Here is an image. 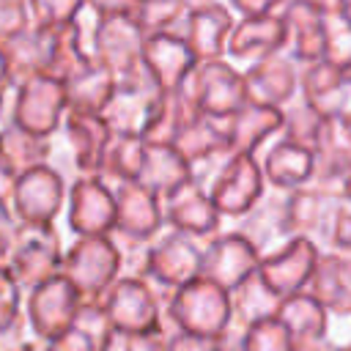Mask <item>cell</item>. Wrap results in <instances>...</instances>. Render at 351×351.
<instances>
[{"instance_id": "cell-1", "label": "cell", "mask_w": 351, "mask_h": 351, "mask_svg": "<svg viewBox=\"0 0 351 351\" xmlns=\"http://www.w3.org/2000/svg\"><path fill=\"white\" fill-rule=\"evenodd\" d=\"M112 132L101 115L69 112L63 126L49 137L47 165L60 173L69 184L88 176H101L104 156L112 143Z\"/></svg>"}, {"instance_id": "cell-2", "label": "cell", "mask_w": 351, "mask_h": 351, "mask_svg": "<svg viewBox=\"0 0 351 351\" xmlns=\"http://www.w3.org/2000/svg\"><path fill=\"white\" fill-rule=\"evenodd\" d=\"M167 99V90L151 77L145 66H140L134 74L121 77L118 88L104 107L101 118L110 126L115 137H148L154 129V121Z\"/></svg>"}, {"instance_id": "cell-3", "label": "cell", "mask_w": 351, "mask_h": 351, "mask_svg": "<svg viewBox=\"0 0 351 351\" xmlns=\"http://www.w3.org/2000/svg\"><path fill=\"white\" fill-rule=\"evenodd\" d=\"M82 299H104L107 291L123 277L121 255L110 236H74L66 244L60 271Z\"/></svg>"}, {"instance_id": "cell-4", "label": "cell", "mask_w": 351, "mask_h": 351, "mask_svg": "<svg viewBox=\"0 0 351 351\" xmlns=\"http://www.w3.org/2000/svg\"><path fill=\"white\" fill-rule=\"evenodd\" d=\"M167 299H170V291H162L151 280L121 277L101 302L107 307V315L115 332L145 335V332L162 329V313Z\"/></svg>"}, {"instance_id": "cell-5", "label": "cell", "mask_w": 351, "mask_h": 351, "mask_svg": "<svg viewBox=\"0 0 351 351\" xmlns=\"http://www.w3.org/2000/svg\"><path fill=\"white\" fill-rule=\"evenodd\" d=\"M63 255H66V244L60 239L58 225H22L8 271L14 274L19 288L30 293L33 288L60 277Z\"/></svg>"}, {"instance_id": "cell-6", "label": "cell", "mask_w": 351, "mask_h": 351, "mask_svg": "<svg viewBox=\"0 0 351 351\" xmlns=\"http://www.w3.org/2000/svg\"><path fill=\"white\" fill-rule=\"evenodd\" d=\"M80 304H82V296L63 274L25 293V318L33 337L44 343L63 337L74 326Z\"/></svg>"}, {"instance_id": "cell-7", "label": "cell", "mask_w": 351, "mask_h": 351, "mask_svg": "<svg viewBox=\"0 0 351 351\" xmlns=\"http://www.w3.org/2000/svg\"><path fill=\"white\" fill-rule=\"evenodd\" d=\"M69 181L49 165L33 167L19 176L11 208L22 225H55L66 214Z\"/></svg>"}, {"instance_id": "cell-8", "label": "cell", "mask_w": 351, "mask_h": 351, "mask_svg": "<svg viewBox=\"0 0 351 351\" xmlns=\"http://www.w3.org/2000/svg\"><path fill=\"white\" fill-rule=\"evenodd\" d=\"M115 186L101 176L77 178L69 184L66 222L74 236H110L115 230Z\"/></svg>"}, {"instance_id": "cell-9", "label": "cell", "mask_w": 351, "mask_h": 351, "mask_svg": "<svg viewBox=\"0 0 351 351\" xmlns=\"http://www.w3.org/2000/svg\"><path fill=\"white\" fill-rule=\"evenodd\" d=\"M69 115V96L66 85L52 74H36L22 82L19 107H16V126L38 134L52 137Z\"/></svg>"}, {"instance_id": "cell-10", "label": "cell", "mask_w": 351, "mask_h": 351, "mask_svg": "<svg viewBox=\"0 0 351 351\" xmlns=\"http://www.w3.org/2000/svg\"><path fill=\"white\" fill-rule=\"evenodd\" d=\"M203 274V255L195 247V239L181 230H162L151 244L148 280L162 291H178L181 285Z\"/></svg>"}, {"instance_id": "cell-11", "label": "cell", "mask_w": 351, "mask_h": 351, "mask_svg": "<svg viewBox=\"0 0 351 351\" xmlns=\"http://www.w3.org/2000/svg\"><path fill=\"white\" fill-rule=\"evenodd\" d=\"M145 30L137 25L132 14H107L101 36H99V60L121 80L134 74L143 66L145 55Z\"/></svg>"}, {"instance_id": "cell-12", "label": "cell", "mask_w": 351, "mask_h": 351, "mask_svg": "<svg viewBox=\"0 0 351 351\" xmlns=\"http://www.w3.org/2000/svg\"><path fill=\"white\" fill-rule=\"evenodd\" d=\"M143 66L151 71V77L167 93H176V90L184 88L186 77L195 71L197 55L192 52V47L186 44L184 36H178V33H159V36H148Z\"/></svg>"}, {"instance_id": "cell-13", "label": "cell", "mask_w": 351, "mask_h": 351, "mask_svg": "<svg viewBox=\"0 0 351 351\" xmlns=\"http://www.w3.org/2000/svg\"><path fill=\"white\" fill-rule=\"evenodd\" d=\"M115 230L134 239H156L165 230V208L162 197L145 189L143 184H118L115 186Z\"/></svg>"}, {"instance_id": "cell-14", "label": "cell", "mask_w": 351, "mask_h": 351, "mask_svg": "<svg viewBox=\"0 0 351 351\" xmlns=\"http://www.w3.org/2000/svg\"><path fill=\"white\" fill-rule=\"evenodd\" d=\"M63 85L69 96V112L101 115L118 88V77L101 60H85L63 80Z\"/></svg>"}, {"instance_id": "cell-15", "label": "cell", "mask_w": 351, "mask_h": 351, "mask_svg": "<svg viewBox=\"0 0 351 351\" xmlns=\"http://www.w3.org/2000/svg\"><path fill=\"white\" fill-rule=\"evenodd\" d=\"M3 47H5V60H8V74L25 82L36 74H49V66L58 49V36L30 25L19 36L3 41Z\"/></svg>"}, {"instance_id": "cell-16", "label": "cell", "mask_w": 351, "mask_h": 351, "mask_svg": "<svg viewBox=\"0 0 351 351\" xmlns=\"http://www.w3.org/2000/svg\"><path fill=\"white\" fill-rule=\"evenodd\" d=\"M162 208H165V225L189 236L203 233L214 225V203L192 178L178 189H173L167 197H162Z\"/></svg>"}, {"instance_id": "cell-17", "label": "cell", "mask_w": 351, "mask_h": 351, "mask_svg": "<svg viewBox=\"0 0 351 351\" xmlns=\"http://www.w3.org/2000/svg\"><path fill=\"white\" fill-rule=\"evenodd\" d=\"M186 181H189V162L178 154L176 145H159V143L145 145V162L137 184H143L159 197H167L173 189H178Z\"/></svg>"}, {"instance_id": "cell-18", "label": "cell", "mask_w": 351, "mask_h": 351, "mask_svg": "<svg viewBox=\"0 0 351 351\" xmlns=\"http://www.w3.org/2000/svg\"><path fill=\"white\" fill-rule=\"evenodd\" d=\"M0 156L22 176L33 167L47 165L49 159V137H38L22 126H11L0 132Z\"/></svg>"}, {"instance_id": "cell-19", "label": "cell", "mask_w": 351, "mask_h": 351, "mask_svg": "<svg viewBox=\"0 0 351 351\" xmlns=\"http://www.w3.org/2000/svg\"><path fill=\"white\" fill-rule=\"evenodd\" d=\"M145 145H148V140H143V137H112L110 151L104 156L101 178L112 186L137 181L143 162H145Z\"/></svg>"}, {"instance_id": "cell-20", "label": "cell", "mask_w": 351, "mask_h": 351, "mask_svg": "<svg viewBox=\"0 0 351 351\" xmlns=\"http://www.w3.org/2000/svg\"><path fill=\"white\" fill-rule=\"evenodd\" d=\"M222 22V14L211 5H186V14L178 25V36L186 38L197 58H208L219 47Z\"/></svg>"}, {"instance_id": "cell-21", "label": "cell", "mask_w": 351, "mask_h": 351, "mask_svg": "<svg viewBox=\"0 0 351 351\" xmlns=\"http://www.w3.org/2000/svg\"><path fill=\"white\" fill-rule=\"evenodd\" d=\"M104 19H107V14L99 0H82L69 30H66L71 44L77 47V52L85 60H99V36H101Z\"/></svg>"}, {"instance_id": "cell-22", "label": "cell", "mask_w": 351, "mask_h": 351, "mask_svg": "<svg viewBox=\"0 0 351 351\" xmlns=\"http://www.w3.org/2000/svg\"><path fill=\"white\" fill-rule=\"evenodd\" d=\"M197 115V110L189 104V99L176 90V93H167L156 121H154V129L151 134L145 137L148 143H159V145H176L178 134L184 132V126Z\"/></svg>"}, {"instance_id": "cell-23", "label": "cell", "mask_w": 351, "mask_h": 351, "mask_svg": "<svg viewBox=\"0 0 351 351\" xmlns=\"http://www.w3.org/2000/svg\"><path fill=\"white\" fill-rule=\"evenodd\" d=\"M186 14L184 3H165V0H137L134 5V19L145 30V36H159V33H178V25Z\"/></svg>"}, {"instance_id": "cell-24", "label": "cell", "mask_w": 351, "mask_h": 351, "mask_svg": "<svg viewBox=\"0 0 351 351\" xmlns=\"http://www.w3.org/2000/svg\"><path fill=\"white\" fill-rule=\"evenodd\" d=\"M82 0H27L30 25L47 33H66Z\"/></svg>"}, {"instance_id": "cell-25", "label": "cell", "mask_w": 351, "mask_h": 351, "mask_svg": "<svg viewBox=\"0 0 351 351\" xmlns=\"http://www.w3.org/2000/svg\"><path fill=\"white\" fill-rule=\"evenodd\" d=\"M71 329H77V332L85 335L90 343H96L99 351L104 348V343H107V340L112 337V332H115V326H112V321H110L107 307H104L101 299H99V302H96V299H82Z\"/></svg>"}, {"instance_id": "cell-26", "label": "cell", "mask_w": 351, "mask_h": 351, "mask_svg": "<svg viewBox=\"0 0 351 351\" xmlns=\"http://www.w3.org/2000/svg\"><path fill=\"white\" fill-rule=\"evenodd\" d=\"M112 241L121 255V271L123 277H143L148 280V266H151V244L154 239H134L126 233L112 230Z\"/></svg>"}, {"instance_id": "cell-27", "label": "cell", "mask_w": 351, "mask_h": 351, "mask_svg": "<svg viewBox=\"0 0 351 351\" xmlns=\"http://www.w3.org/2000/svg\"><path fill=\"white\" fill-rule=\"evenodd\" d=\"M25 313V291L8 269L0 266V332L8 329Z\"/></svg>"}, {"instance_id": "cell-28", "label": "cell", "mask_w": 351, "mask_h": 351, "mask_svg": "<svg viewBox=\"0 0 351 351\" xmlns=\"http://www.w3.org/2000/svg\"><path fill=\"white\" fill-rule=\"evenodd\" d=\"M101 351H167V337L162 332H112V337L104 343Z\"/></svg>"}, {"instance_id": "cell-29", "label": "cell", "mask_w": 351, "mask_h": 351, "mask_svg": "<svg viewBox=\"0 0 351 351\" xmlns=\"http://www.w3.org/2000/svg\"><path fill=\"white\" fill-rule=\"evenodd\" d=\"M30 27L27 0H0V38L8 41Z\"/></svg>"}, {"instance_id": "cell-30", "label": "cell", "mask_w": 351, "mask_h": 351, "mask_svg": "<svg viewBox=\"0 0 351 351\" xmlns=\"http://www.w3.org/2000/svg\"><path fill=\"white\" fill-rule=\"evenodd\" d=\"M19 233H22V222L16 219L14 208L0 203V266L3 269H8V263H11V255L16 250Z\"/></svg>"}, {"instance_id": "cell-31", "label": "cell", "mask_w": 351, "mask_h": 351, "mask_svg": "<svg viewBox=\"0 0 351 351\" xmlns=\"http://www.w3.org/2000/svg\"><path fill=\"white\" fill-rule=\"evenodd\" d=\"M19 90H22V80H16V77H11V74L0 80V132L11 129V126L16 123Z\"/></svg>"}, {"instance_id": "cell-32", "label": "cell", "mask_w": 351, "mask_h": 351, "mask_svg": "<svg viewBox=\"0 0 351 351\" xmlns=\"http://www.w3.org/2000/svg\"><path fill=\"white\" fill-rule=\"evenodd\" d=\"M30 340H36V337H33V332H30V326H27L25 313H22L8 329L0 332V351H19V348H25Z\"/></svg>"}, {"instance_id": "cell-33", "label": "cell", "mask_w": 351, "mask_h": 351, "mask_svg": "<svg viewBox=\"0 0 351 351\" xmlns=\"http://www.w3.org/2000/svg\"><path fill=\"white\" fill-rule=\"evenodd\" d=\"M49 351H99V348H96V343H90L77 329H69L63 337H58V340L49 343Z\"/></svg>"}, {"instance_id": "cell-34", "label": "cell", "mask_w": 351, "mask_h": 351, "mask_svg": "<svg viewBox=\"0 0 351 351\" xmlns=\"http://www.w3.org/2000/svg\"><path fill=\"white\" fill-rule=\"evenodd\" d=\"M167 351H214L211 337H197V335H176L167 340Z\"/></svg>"}, {"instance_id": "cell-35", "label": "cell", "mask_w": 351, "mask_h": 351, "mask_svg": "<svg viewBox=\"0 0 351 351\" xmlns=\"http://www.w3.org/2000/svg\"><path fill=\"white\" fill-rule=\"evenodd\" d=\"M16 181H19V173L0 156V203L11 206L14 200V189H16Z\"/></svg>"}, {"instance_id": "cell-36", "label": "cell", "mask_w": 351, "mask_h": 351, "mask_svg": "<svg viewBox=\"0 0 351 351\" xmlns=\"http://www.w3.org/2000/svg\"><path fill=\"white\" fill-rule=\"evenodd\" d=\"M19 351H49V343H44V340H30L25 348H19Z\"/></svg>"}, {"instance_id": "cell-37", "label": "cell", "mask_w": 351, "mask_h": 351, "mask_svg": "<svg viewBox=\"0 0 351 351\" xmlns=\"http://www.w3.org/2000/svg\"><path fill=\"white\" fill-rule=\"evenodd\" d=\"M8 77V60H5V47H3V38H0V80Z\"/></svg>"}]
</instances>
